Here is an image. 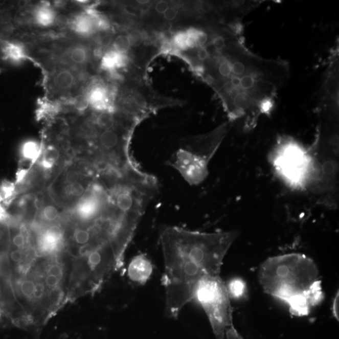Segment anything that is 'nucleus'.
Returning a JSON list of instances; mask_svg holds the SVG:
<instances>
[{
    "label": "nucleus",
    "instance_id": "nucleus-2",
    "mask_svg": "<svg viewBox=\"0 0 339 339\" xmlns=\"http://www.w3.org/2000/svg\"><path fill=\"white\" fill-rule=\"evenodd\" d=\"M239 235L237 231L203 233L177 226H165L160 233L164 272L165 313L177 319L194 300L199 281L220 276L223 261Z\"/></svg>",
    "mask_w": 339,
    "mask_h": 339
},
{
    "label": "nucleus",
    "instance_id": "nucleus-3",
    "mask_svg": "<svg viewBox=\"0 0 339 339\" xmlns=\"http://www.w3.org/2000/svg\"><path fill=\"white\" fill-rule=\"evenodd\" d=\"M258 278L264 291L287 304L293 315H308L324 299L318 266L301 253L268 258L262 263Z\"/></svg>",
    "mask_w": 339,
    "mask_h": 339
},
{
    "label": "nucleus",
    "instance_id": "nucleus-5",
    "mask_svg": "<svg viewBox=\"0 0 339 339\" xmlns=\"http://www.w3.org/2000/svg\"><path fill=\"white\" fill-rule=\"evenodd\" d=\"M225 123L212 133L192 140L178 148L170 156L167 164L178 171L191 186L202 184L209 175V165L231 128Z\"/></svg>",
    "mask_w": 339,
    "mask_h": 339
},
{
    "label": "nucleus",
    "instance_id": "nucleus-9",
    "mask_svg": "<svg viewBox=\"0 0 339 339\" xmlns=\"http://www.w3.org/2000/svg\"><path fill=\"white\" fill-rule=\"evenodd\" d=\"M45 83L50 98L58 102L67 101L84 92L87 79L86 71L59 64L43 65Z\"/></svg>",
    "mask_w": 339,
    "mask_h": 339
},
{
    "label": "nucleus",
    "instance_id": "nucleus-18",
    "mask_svg": "<svg viewBox=\"0 0 339 339\" xmlns=\"http://www.w3.org/2000/svg\"><path fill=\"white\" fill-rule=\"evenodd\" d=\"M131 48L127 35H120L113 41L111 49L120 53L126 54Z\"/></svg>",
    "mask_w": 339,
    "mask_h": 339
},
{
    "label": "nucleus",
    "instance_id": "nucleus-8",
    "mask_svg": "<svg viewBox=\"0 0 339 339\" xmlns=\"http://www.w3.org/2000/svg\"><path fill=\"white\" fill-rule=\"evenodd\" d=\"M35 57L43 65L59 64L86 71L92 60V52L80 38L60 39L41 48Z\"/></svg>",
    "mask_w": 339,
    "mask_h": 339
},
{
    "label": "nucleus",
    "instance_id": "nucleus-21",
    "mask_svg": "<svg viewBox=\"0 0 339 339\" xmlns=\"http://www.w3.org/2000/svg\"><path fill=\"white\" fill-rule=\"evenodd\" d=\"M225 339H244L242 336L239 333L234 327V325L227 328L225 330Z\"/></svg>",
    "mask_w": 339,
    "mask_h": 339
},
{
    "label": "nucleus",
    "instance_id": "nucleus-23",
    "mask_svg": "<svg viewBox=\"0 0 339 339\" xmlns=\"http://www.w3.org/2000/svg\"><path fill=\"white\" fill-rule=\"evenodd\" d=\"M169 5L168 4V3L165 1H161L155 5V10L156 12L160 14L164 15L165 12L169 9Z\"/></svg>",
    "mask_w": 339,
    "mask_h": 339
},
{
    "label": "nucleus",
    "instance_id": "nucleus-24",
    "mask_svg": "<svg viewBox=\"0 0 339 339\" xmlns=\"http://www.w3.org/2000/svg\"><path fill=\"white\" fill-rule=\"evenodd\" d=\"M332 313L333 317L338 321V291L332 303Z\"/></svg>",
    "mask_w": 339,
    "mask_h": 339
},
{
    "label": "nucleus",
    "instance_id": "nucleus-22",
    "mask_svg": "<svg viewBox=\"0 0 339 339\" xmlns=\"http://www.w3.org/2000/svg\"><path fill=\"white\" fill-rule=\"evenodd\" d=\"M177 16V11L174 8L169 7L164 14V18L167 21L175 20Z\"/></svg>",
    "mask_w": 339,
    "mask_h": 339
},
{
    "label": "nucleus",
    "instance_id": "nucleus-11",
    "mask_svg": "<svg viewBox=\"0 0 339 339\" xmlns=\"http://www.w3.org/2000/svg\"><path fill=\"white\" fill-rule=\"evenodd\" d=\"M67 26L71 33L80 39L89 38L98 32L89 8L74 13L69 19Z\"/></svg>",
    "mask_w": 339,
    "mask_h": 339
},
{
    "label": "nucleus",
    "instance_id": "nucleus-15",
    "mask_svg": "<svg viewBox=\"0 0 339 339\" xmlns=\"http://www.w3.org/2000/svg\"><path fill=\"white\" fill-rule=\"evenodd\" d=\"M1 52L3 59L12 64H21L31 59L28 48L17 41H6L3 43Z\"/></svg>",
    "mask_w": 339,
    "mask_h": 339
},
{
    "label": "nucleus",
    "instance_id": "nucleus-1",
    "mask_svg": "<svg viewBox=\"0 0 339 339\" xmlns=\"http://www.w3.org/2000/svg\"><path fill=\"white\" fill-rule=\"evenodd\" d=\"M203 47V46H202ZM208 57L198 71L216 88L230 123L252 131L262 116L271 115L278 92L290 76L288 63L266 59L247 48L242 22L231 25L218 43L206 42Z\"/></svg>",
    "mask_w": 339,
    "mask_h": 339
},
{
    "label": "nucleus",
    "instance_id": "nucleus-16",
    "mask_svg": "<svg viewBox=\"0 0 339 339\" xmlns=\"http://www.w3.org/2000/svg\"><path fill=\"white\" fill-rule=\"evenodd\" d=\"M129 58L127 54L120 53L112 49H109L103 54L100 62L102 70L113 73L120 69L125 68L128 65Z\"/></svg>",
    "mask_w": 339,
    "mask_h": 339
},
{
    "label": "nucleus",
    "instance_id": "nucleus-26",
    "mask_svg": "<svg viewBox=\"0 0 339 339\" xmlns=\"http://www.w3.org/2000/svg\"><path fill=\"white\" fill-rule=\"evenodd\" d=\"M138 2H139V4L145 5L148 4L149 1H139Z\"/></svg>",
    "mask_w": 339,
    "mask_h": 339
},
{
    "label": "nucleus",
    "instance_id": "nucleus-13",
    "mask_svg": "<svg viewBox=\"0 0 339 339\" xmlns=\"http://www.w3.org/2000/svg\"><path fill=\"white\" fill-rule=\"evenodd\" d=\"M30 20L40 29H49L56 26L59 13L49 3H39L30 10Z\"/></svg>",
    "mask_w": 339,
    "mask_h": 339
},
{
    "label": "nucleus",
    "instance_id": "nucleus-12",
    "mask_svg": "<svg viewBox=\"0 0 339 339\" xmlns=\"http://www.w3.org/2000/svg\"><path fill=\"white\" fill-rule=\"evenodd\" d=\"M153 272L152 263L147 256L143 254L135 256L128 267L129 280L140 285H144L148 282Z\"/></svg>",
    "mask_w": 339,
    "mask_h": 339
},
{
    "label": "nucleus",
    "instance_id": "nucleus-25",
    "mask_svg": "<svg viewBox=\"0 0 339 339\" xmlns=\"http://www.w3.org/2000/svg\"><path fill=\"white\" fill-rule=\"evenodd\" d=\"M2 306V288H1V283H0V307ZM1 311V309H0ZM0 315H1V311H0Z\"/></svg>",
    "mask_w": 339,
    "mask_h": 339
},
{
    "label": "nucleus",
    "instance_id": "nucleus-4",
    "mask_svg": "<svg viewBox=\"0 0 339 339\" xmlns=\"http://www.w3.org/2000/svg\"><path fill=\"white\" fill-rule=\"evenodd\" d=\"M269 161L275 174L292 189L303 191L315 180L318 172L315 160L307 148L293 138H279Z\"/></svg>",
    "mask_w": 339,
    "mask_h": 339
},
{
    "label": "nucleus",
    "instance_id": "nucleus-10",
    "mask_svg": "<svg viewBox=\"0 0 339 339\" xmlns=\"http://www.w3.org/2000/svg\"><path fill=\"white\" fill-rule=\"evenodd\" d=\"M84 92L92 111L116 112L112 93L106 85L98 82L88 85Z\"/></svg>",
    "mask_w": 339,
    "mask_h": 339
},
{
    "label": "nucleus",
    "instance_id": "nucleus-7",
    "mask_svg": "<svg viewBox=\"0 0 339 339\" xmlns=\"http://www.w3.org/2000/svg\"><path fill=\"white\" fill-rule=\"evenodd\" d=\"M194 299L199 303L210 322L216 339H225V330L233 324L231 299L220 276H206L198 282Z\"/></svg>",
    "mask_w": 339,
    "mask_h": 339
},
{
    "label": "nucleus",
    "instance_id": "nucleus-14",
    "mask_svg": "<svg viewBox=\"0 0 339 339\" xmlns=\"http://www.w3.org/2000/svg\"><path fill=\"white\" fill-rule=\"evenodd\" d=\"M62 211L63 208L58 206L46 191L38 209L37 216L41 223L47 225L57 224L61 219Z\"/></svg>",
    "mask_w": 339,
    "mask_h": 339
},
{
    "label": "nucleus",
    "instance_id": "nucleus-19",
    "mask_svg": "<svg viewBox=\"0 0 339 339\" xmlns=\"http://www.w3.org/2000/svg\"><path fill=\"white\" fill-rule=\"evenodd\" d=\"M129 43L132 48H138L142 45L144 41V36L139 30H132L127 35Z\"/></svg>",
    "mask_w": 339,
    "mask_h": 339
},
{
    "label": "nucleus",
    "instance_id": "nucleus-6",
    "mask_svg": "<svg viewBox=\"0 0 339 339\" xmlns=\"http://www.w3.org/2000/svg\"><path fill=\"white\" fill-rule=\"evenodd\" d=\"M98 175L93 162L76 157L59 170L46 191L58 206L70 211L92 191Z\"/></svg>",
    "mask_w": 339,
    "mask_h": 339
},
{
    "label": "nucleus",
    "instance_id": "nucleus-17",
    "mask_svg": "<svg viewBox=\"0 0 339 339\" xmlns=\"http://www.w3.org/2000/svg\"><path fill=\"white\" fill-rule=\"evenodd\" d=\"M230 299L241 300L246 297L247 286L246 282L240 278H234L226 284Z\"/></svg>",
    "mask_w": 339,
    "mask_h": 339
},
{
    "label": "nucleus",
    "instance_id": "nucleus-20",
    "mask_svg": "<svg viewBox=\"0 0 339 339\" xmlns=\"http://www.w3.org/2000/svg\"><path fill=\"white\" fill-rule=\"evenodd\" d=\"M187 37L186 31H180L176 33L173 37V41L176 48L182 50V51H187Z\"/></svg>",
    "mask_w": 339,
    "mask_h": 339
}]
</instances>
